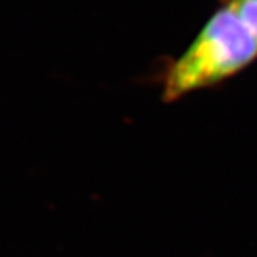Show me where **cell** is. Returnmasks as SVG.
Masks as SVG:
<instances>
[{
  "label": "cell",
  "mask_w": 257,
  "mask_h": 257,
  "mask_svg": "<svg viewBox=\"0 0 257 257\" xmlns=\"http://www.w3.org/2000/svg\"><path fill=\"white\" fill-rule=\"evenodd\" d=\"M229 5L236 10L257 40V0H230Z\"/></svg>",
  "instance_id": "7a4b0ae2"
},
{
  "label": "cell",
  "mask_w": 257,
  "mask_h": 257,
  "mask_svg": "<svg viewBox=\"0 0 257 257\" xmlns=\"http://www.w3.org/2000/svg\"><path fill=\"white\" fill-rule=\"evenodd\" d=\"M257 59V40L231 5L223 6L203 26L184 53L167 69L163 99L210 87L246 69Z\"/></svg>",
  "instance_id": "6da1fadb"
}]
</instances>
